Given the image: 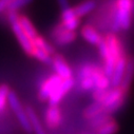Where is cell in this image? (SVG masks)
Here are the masks:
<instances>
[{"instance_id": "6da1fadb", "label": "cell", "mask_w": 134, "mask_h": 134, "mask_svg": "<svg viewBox=\"0 0 134 134\" xmlns=\"http://www.w3.org/2000/svg\"><path fill=\"white\" fill-rule=\"evenodd\" d=\"M134 11V0H116L114 3L113 19L111 27L113 32L120 30L127 31L132 23V14Z\"/></svg>"}, {"instance_id": "7a4b0ae2", "label": "cell", "mask_w": 134, "mask_h": 134, "mask_svg": "<svg viewBox=\"0 0 134 134\" xmlns=\"http://www.w3.org/2000/svg\"><path fill=\"white\" fill-rule=\"evenodd\" d=\"M8 18L9 21L12 25V30L14 32V34L19 42V44L21 46V48L23 49V51L29 55V56H33V51H34V43L33 40L25 34L24 31L22 30L20 23H19V15L17 12H8Z\"/></svg>"}, {"instance_id": "3957f363", "label": "cell", "mask_w": 134, "mask_h": 134, "mask_svg": "<svg viewBox=\"0 0 134 134\" xmlns=\"http://www.w3.org/2000/svg\"><path fill=\"white\" fill-rule=\"evenodd\" d=\"M126 91L120 87H113L112 89H108L103 100V105L105 107V112L107 114H111L117 111L125 103L126 99Z\"/></svg>"}, {"instance_id": "277c9868", "label": "cell", "mask_w": 134, "mask_h": 134, "mask_svg": "<svg viewBox=\"0 0 134 134\" xmlns=\"http://www.w3.org/2000/svg\"><path fill=\"white\" fill-rule=\"evenodd\" d=\"M8 103L12 109V111L14 112V114L16 115L18 121L20 122L22 129L27 132V133H31L33 131L32 127H31V124H30V120H29V117H27V114H26V111L25 109L22 107L21 103L19 102V98L17 97L16 93L13 92V91H10L9 93V96H8Z\"/></svg>"}, {"instance_id": "5b68a950", "label": "cell", "mask_w": 134, "mask_h": 134, "mask_svg": "<svg viewBox=\"0 0 134 134\" xmlns=\"http://www.w3.org/2000/svg\"><path fill=\"white\" fill-rule=\"evenodd\" d=\"M74 85H75V80H74L73 77L62 79L61 83L57 87V89L51 94L50 98L48 99L49 103H50V106H58V104L61 102V99L65 96V94L72 90Z\"/></svg>"}, {"instance_id": "8992f818", "label": "cell", "mask_w": 134, "mask_h": 134, "mask_svg": "<svg viewBox=\"0 0 134 134\" xmlns=\"http://www.w3.org/2000/svg\"><path fill=\"white\" fill-rule=\"evenodd\" d=\"M61 81H62V78L60 76H58L57 74H54V75L50 76L47 80H44V82L41 85L39 93H38V97L41 102H47L50 98L51 94L61 83Z\"/></svg>"}, {"instance_id": "52a82bcc", "label": "cell", "mask_w": 134, "mask_h": 134, "mask_svg": "<svg viewBox=\"0 0 134 134\" xmlns=\"http://www.w3.org/2000/svg\"><path fill=\"white\" fill-rule=\"evenodd\" d=\"M53 39L58 46H65L73 42L76 39L75 31L65 30L61 24L57 25L53 31Z\"/></svg>"}, {"instance_id": "ba28073f", "label": "cell", "mask_w": 134, "mask_h": 134, "mask_svg": "<svg viewBox=\"0 0 134 134\" xmlns=\"http://www.w3.org/2000/svg\"><path fill=\"white\" fill-rule=\"evenodd\" d=\"M80 18L76 15L74 8H66L61 11V25L69 31H76L80 24Z\"/></svg>"}, {"instance_id": "9c48e42d", "label": "cell", "mask_w": 134, "mask_h": 134, "mask_svg": "<svg viewBox=\"0 0 134 134\" xmlns=\"http://www.w3.org/2000/svg\"><path fill=\"white\" fill-rule=\"evenodd\" d=\"M52 64H53V68H54L56 74L58 76H60L62 79L72 77V70L62 56L56 54L52 58Z\"/></svg>"}, {"instance_id": "30bf717a", "label": "cell", "mask_w": 134, "mask_h": 134, "mask_svg": "<svg viewBox=\"0 0 134 134\" xmlns=\"http://www.w3.org/2000/svg\"><path fill=\"white\" fill-rule=\"evenodd\" d=\"M46 125L49 129H57L62 122V114L58 106H50L46 112Z\"/></svg>"}, {"instance_id": "8fae6325", "label": "cell", "mask_w": 134, "mask_h": 134, "mask_svg": "<svg viewBox=\"0 0 134 134\" xmlns=\"http://www.w3.org/2000/svg\"><path fill=\"white\" fill-rule=\"evenodd\" d=\"M105 42L108 46V49L111 53V55L114 57V59L117 61L121 56H124V50L120 43V40L117 38L115 34H107L104 38Z\"/></svg>"}, {"instance_id": "7c38bea8", "label": "cell", "mask_w": 134, "mask_h": 134, "mask_svg": "<svg viewBox=\"0 0 134 134\" xmlns=\"http://www.w3.org/2000/svg\"><path fill=\"white\" fill-rule=\"evenodd\" d=\"M80 34L86 41H88L89 43L94 44V46H98L104 40V37L100 35V33L94 26H92L90 24H86L81 27Z\"/></svg>"}, {"instance_id": "4fadbf2b", "label": "cell", "mask_w": 134, "mask_h": 134, "mask_svg": "<svg viewBox=\"0 0 134 134\" xmlns=\"http://www.w3.org/2000/svg\"><path fill=\"white\" fill-rule=\"evenodd\" d=\"M126 63H127V57L124 55L121 56L115 63L113 73L110 77L111 80V85L113 87H118L120 86L122 78H124V74H125V69H126Z\"/></svg>"}, {"instance_id": "5bb4252c", "label": "cell", "mask_w": 134, "mask_h": 134, "mask_svg": "<svg viewBox=\"0 0 134 134\" xmlns=\"http://www.w3.org/2000/svg\"><path fill=\"white\" fill-rule=\"evenodd\" d=\"M133 79H134V57L130 56V57H127L125 74H124V78L120 83V87L126 92H128V90L130 89V87L132 85Z\"/></svg>"}, {"instance_id": "9a60e30c", "label": "cell", "mask_w": 134, "mask_h": 134, "mask_svg": "<svg viewBox=\"0 0 134 134\" xmlns=\"http://www.w3.org/2000/svg\"><path fill=\"white\" fill-rule=\"evenodd\" d=\"M25 111H26L31 127H32L33 131L35 132V134H46V131H44V129H43V127H42L37 114L35 113L34 110H33V108L31 106H27L25 108Z\"/></svg>"}, {"instance_id": "2e32d148", "label": "cell", "mask_w": 134, "mask_h": 134, "mask_svg": "<svg viewBox=\"0 0 134 134\" xmlns=\"http://www.w3.org/2000/svg\"><path fill=\"white\" fill-rule=\"evenodd\" d=\"M19 23L22 27V30L24 31L25 34L32 39L34 40L37 36H38V33H37V30L35 29L34 24L32 23V21L24 15H19Z\"/></svg>"}, {"instance_id": "e0dca14e", "label": "cell", "mask_w": 134, "mask_h": 134, "mask_svg": "<svg viewBox=\"0 0 134 134\" xmlns=\"http://www.w3.org/2000/svg\"><path fill=\"white\" fill-rule=\"evenodd\" d=\"M103 113H106L105 112V107L102 103H98V102H94L93 104L89 105L85 111H83V116L85 118L91 120L93 119L94 117L100 115V114H103Z\"/></svg>"}, {"instance_id": "ac0fdd59", "label": "cell", "mask_w": 134, "mask_h": 134, "mask_svg": "<svg viewBox=\"0 0 134 134\" xmlns=\"http://www.w3.org/2000/svg\"><path fill=\"white\" fill-rule=\"evenodd\" d=\"M96 7V3L93 0H87V1H83L81 3H79L77 7L74 8V11L76 13V15L80 18V17H83L88 14H90L92 11H94Z\"/></svg>"}, {"instance_id": "d6986e66", "label": "cell", "mask_w": 134, "mask_h": 134, "mask_svg": "<svg viewBox=\"0 0 134 134\" xmlns=\"http://www.w3.org/2000/svg\"><path fill=\"white\" fill-rule=\"evenodd\" d=\"M118 131V124L115 120H108L96 128V134H115Z\"/></svg>"}, {"instance_id": "ffe728a7", "label": "cell", "mask_w": 134, "mask_h": 134, "mask_svg": "<svg viewBox=\"0 0 134 134\" xmlns=\"http://www.w3.org/2000/svg\"><path fill=\"white\" fill-rule=\"evenodd\" d=\"M33 43H34L35 47H37V48H39V49H41V50L48 52L50 55L54 54V48H53V46H52L47 39H44L43 37H41V36H39V35H38L34 40H33Z\"/></svg>"}, {"instance_id": "44dd1931", "label": "cell", "mask_w": 134, "mask_h": 134, "mask_svg": "<svg viewBox=\"0 0 134 134\" xmlns=\"http://www.w3.org/2000/svg\"><path fill=\"white\" fill-rule=\"evenodd\" d=\"M32 57H35L36 59H38L39 61L44 62V63H52L51 55L48 52H46V51H43V50H41V49H39L35 46H34V51H33V56Z\"/></svg>"}, {"instance_id": "7402d4cb", "label": "cell", "mask_w": 134, "mask_h": 134, "mask_svg": "<svg viewBox=\"0 0 134 134\" xmlns=\"http://www.w3.org/2000/svg\"><path fill=\"white\" fill-rule=\"evenodd\" d=\"M10 91L11 90L7 85H0V113L3 112L7 107Z\"/></svg>"}, {"instance_id": "603a6c76", "label": "cell", "mask_w": 134, "mask_h": 134, "mask_svg": "<svg viewBox=\"0 0 134 134\" xmlns=\"http://www.w3.org/2000/svg\"><path fill=\"white\" fill-rule=\"evenodd\" d=\"M32 2V0H13V2L9 5L8 8V12H17L18 10H20L23 7H26L27 4H30Z\"/></svg>"}, {"instance_id": "cb8c5ba5", "label": "cell", "mask_w": 134, "mask_h": 134, "mask_svg": "<svg viewBox=\"0 0 134 134\" xmlns=\"http://www.w3.org/2000/svg\"><path fill=\"white\" fill-rule=\"evenodd\" d=\"M108 120H110V115L107 113H103V114L94 117L93 119H91V126L94 128H98L99 126H102L103 124H105Z\"/></svg>"}, {"instance_id": "d4e9b609", "label": "cell", "mask_w": 134, "mask_h": 134, "mask_svg": "<svg viewBox=\"0 0 134 134\" xmlns=\"http://www.w3.org/2000/svg\"><path fill=\"white\" fill-rule=\"evenodd\" d=\"M79 85H80V88L85 91H90L92 89L95 88V85H94V80L93 78L91 77H86V78H81L79 79Z\"/></svg>"}, {"instance_id": "484cf974", "label": "cell", "mask_w": 134, "mask_h": 134, "mask_svg": "<svg viewBox=\"0 0 134 134\" xmlns=\"http://www.w3.org/2000/svg\"><path fill=\"white\" fill-rule=\"evenodd\" d=\"M13 2V0H0V13L8 10L9 5Z\"/></svg>"}, {"instance_id": "4316f807", "label": "cell", "mask_w": 134, "mask_h": 134, "mask_svg": "<svg viewBox=\"0 0 134 134\" xmlns=\"http://www.w3.org/2000/svg\"><path fill=\"white\" fill-rule=\"evenodd\" d=\"M57 1H58V4H59L61 10H64V9L70 7L69 5V0H57Z\"/></svg>"}]
</instances>
